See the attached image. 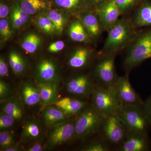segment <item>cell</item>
<instances>
[{
	"label": "cell",
	"instance_id": "obj_1",
	"mask_svg": "<svg viewBox=\"0 0 151 151\" xmlns=\"http://www.w3.org/2000/svg\"><path fill=\"white\" fill-rule=\"evenodd\" d=\"M123 65L125 73L151 58V27L138 29L136 35L124 50Z\"/></svg>",
	"mask_w": 151,
	"mask_h": 151
},
{
	"label": "cell",
	"instance_id": "obj_2",
	"mask_svg": "<svg viewBox=\"0 0 151 151\" xmlns=\"http://www.w3.org/2000/svg\"><path fill=\"white\" fill-rule=\"evenodd\" d=\"M129 16H123L108 31L104 45L98 54L117 55L128 46L137 32Z\"/></svg>",
	"mask_w": 151,
	"mask_h": 151
},
{
	"label": "cell",
	"instance_id": "obj_3",
	"mask_svg": "<svg viewBox=\"0 0 151 151\" xmlns=\"http://www.w3.org/2000/svg\"><path fill=\"white\" fill-rule=\"evenodd\" d=\"M115 54H98L97 59L90 71L96 85L105 87L115 86L119 81L115 66Z\"/></svg>",
	"mask_w": 151,
	"mask_h": 151
},
{
	"label": "cell",
	"instance_id": "obj_4",
	"mask_svg": "<svg viewBox=\"0 0 151 151\" xmlns=\"http://www.w3.org/2000/svg\"><path fill=\"white\" fill-rule=\"evenodd\" d=\"M127 126L117 114L105 116L98 133L110 146L117 151L129 133Z\"/></svg>",
	"mask_w": 151,
	"mask_h": 151
},
{
	"label": "cell",
	"instance_id": "obj_5",
	"mask_svg": "<svg viewBox=\"0 0 151 151\" xmlns=\"http://www.w3.org/2000/svg\"><path fill=\"white\" fill-rule=\"evenodd\" d=\"M104 117L90 104L76 117L75 140L82 142L97 134Z\"/></svg>",
	"mask_w": 151,
	"mask_h": 151
},
{
	"label": "cell",
	"instance_id": "obj_6",
	"mask_svg": "<svg viewBox=\"0 0 151 151\" xmlns=\"http://www.w3.org/2000/svg\"><path fill=\"white\" fill-rule=\"evenodd\" d=\"M143 105H121L117 114L124 121L129 131L148 135L151 124Z\"/></svg>",
	"mask_w": 151,
	"mask_h": 151
},
{
	"label": "cell",
	"instance_id": "obj_7",
	"mask_svg": "<svg viewBox=\"0 0 151 151\" xmlns=\"http://www.w3.org/2000/svg\"><path fill=\"white\" fill-rule=\"evenodd\" d=\"M90 102L92 107L104 117L117 114L121 106L115 86L105 87L96 85Z\"/></svg>",
	"mask_w": 151,
	"mask_h": 151
},
{
	"label": "cell",
	"instance_id": "obj_8",
	"mask_svg": "<svg viewBox=\"0 0 151 151\" xmlns=\"http://www.w3.org/2000/svg\"><path fill=\"white\" fill-rule=\"evenodd\" d=\"M96 84L90 72H76L66 80V92L70 96L90 101Z\"/></svg>",
	"mask_w": 151,
	"mask_h": 151
},
{
	"label": "cell",
	"instance_id": "obj_9",
	"mask_svg": "<svg viewBox=\"0 0 151 151\" xmlns=\"http://www.w3.org/2000/svg\"><path fill=\"white\" fill-rule=\"evenodd\" d=\"M88 44H80L68 55V66L76 72H83L92 68L98 55V52Z\"/></svg>",
	"mask_w": 151,
	"mask_h": 151
},
{
	"label": "cell",
	"instance_id": "obj_10",
	"mask_svg": "<svg viewBox=\"0 0 151 151\" xmlns=\"http://www.w3.org/2000/svg\"><path fill=\"white\" fill-rule=\"evenodd\" d=\"M35 81L39 83L59 84L61 74L59 65L54 59L44 57L36 63L34 71Z\"/></svg>",
	"mask_w": 151,
	"mask_h": 151
},
{
	"label": "cell",
	"instance_id": "obj_11",
	"mask_svg": "<svg viewBox=\"0 0 151 151\" xmlns=\"http://www.w3.org/2000/svg\"><path fill=\"white\" fill-rule=\"evenodd\" d=\"M76 117L50 128L46 142L47 148H55L69 141L75 140Z\"/></svg>",
	"mask_w": 151,
	"mask_h": 151
},
{
	"label": "cell",
	"instance_id": "obj_12",
	"mask_svg": "<svg viewBox=\"0 0 151 151\" xmlns=\"http://www.w3.org/2000/svg\"><path fill=\"white\" fill-rule=\"evenodd\" d=\"M74 16L80 20L93 42L99 40L105 32L96 9L88 8Z\"/></svg>",
	"mask_w": 151,
	"mask_h": 151
},
{
	"label": "cell",
	"instance_id": "obj_13",
	"mask_svg": "<svg viewBox=\"0 0 151 151\" xmlns=\"http://www.w3.org/2000/svg\"><path fill=\"white\" fill-rule=\"evenodd\" d=\"M129 73L120 76L115 85L116 96L121 105H140L144 104L139 94L132 87L129 80Z\"/></svg>",
	"mask_w": 151,
	"mask_h": 151
},
{
	"label": "cell",
	"instance_id": "obj_14",
	"mask_svg": "<svg viewBox=\"0 0 151 151\" xmlns=\"http://www.w3.org/2000/svg\"><path fill=\"white\" fill-rule=\"evenodd\" d=\"M151 147L149 135L129 131L117 151H149Z\"/></svg>",
	"mask_w": 151,
	"mask_h": 151
},
{
	"label": "cell",
	"instance_id": "obj_15",
	"mask_svg": "<svg viewBox=\"0 0 151 151\" xmlns=\"http://www.w3.org/2000/svg\"><path fill=\"white\" fill-rule=\"evenodd\" d=\"M90 105L89 101L69 96L59 98L52 105L59 108L70 117H76Z\"/></svg>",
	"mask_w": 151,
	"mask_h": 151
},
{
	"label": "cell",
	"instance_id": "obj_16",
	"mask_svg": "<svg viewBox=\"0 0 151 151\" xmlns=\"http://www.w3.org/2000/svg\"><path fill=\"white\" fill-rule=\"evenodd\" d=\"M43 135V128L40 121L32 117L24 122L20 140L24 144L40 141L42 139Z\"/></svg>",
	"mask_w": 151,
	"mask_h": 151
},
{
	"label": "cell",
	"instance_id": "obj_17",
	"mask_svg": "<svg viewBox=\"0 0 151 151\" xmlns=\"http://www.w3.org/2000/svg\"><path fill=\"white\" fill-rule=\"evenodd\" d=\"M96 9L105 32L119 20L121 16L114 0H107Z\"/></svg>",
	"mask_w": 151,
	"mask_h": 151
},
{
	"label": "cell",
	"instance_id": "obj_18",
	"mask_svg": "<svg viewBox=\"0 0 151 151\" xmlns=\"http://www.w3.org/2000/svg\"><path fill=\"white\" fill-rule=\"evenodd\" d=\"M129 17L132 25L136 29L151 27V1H143Z\"/></svg>",
	"mask_w": 151,
	"mask_h": 151
},
{
	"label": "cell",
	"instance_id": "obj_19",
	"mask_svg": "<svg viewBox=\"0 0 151 151\" xmlns=\"http://www.w3.org/2000/svg\"><path fill=\"white\" fill-rule=\"evenodd\" d=\"M73 16L74 18L67 25V34L69 38L76 43L92 44L94 42L86 28L79 19Z\"/></svg>",
	"mask_w": 151,
	"mask_h": 151
},
{
	"label": "cell",
	"instance_id": "obj_20",
	"mask_svg": "<svg viewBox=\"0 0 151 151\" xmlns=\"http://www.w3.org/2000/svg\"><path fill=\"white\" fill-rule=\"evenodd\" d=\"M20 94L23 103L29 108L35 107L41 103L40 95L36 81H25L19 88Z\"/></svg>",
	"mask_w": 151,
	"mask_h": 151
},
{
	"label": "cell",
	"instance_id": "obj_21",
	"mask_svg": "<svg viewBox=\"0 0 151 151\" xmlns=\"http://www.w3.org/2000/svg\"><path fill=\"white\" fill-rule=\"evenodd\" d=\"M40 112L42 121L46 127L50 128L67 121V114L56 106H46Z\"/></svg>",
	"mask_w": 151,
	"mask_h": 151
},
{
	"label": "cell",
	"instance_id": "obj_22",
	"mask_svg": "<svg viewBox=\"0 0 151 151\" xmlns=\"http://www.w3.org/2000/svg\"><path fill=\"white\" fill-rule=\"evenodd\" d=\"M30 17L22 9L18 0H13L9 20L15 31L21 29L28 23Z\"/></svg>",
	"mask_w": 151,
	"mask_h": 151
},
{
	"label": "cell",
	"instance_id": "obj_23",
	"mask_svg": "<svg viewBox=\"0 0 151 151\" xmlns=\"http://www.w3.org/2000/svg\"><path fill=\"white\" fill-rule=\"evenodd\" d=\"M22 100L17 97H12L4 102L2 112L14 118L17 122H21L24 119L25 111Z\"/></svg>",
	"mask_w": 151,
	"mask_h": 151
},
{
	"label": "cell",
	"instance_id": "obj_24",
	"mask_svg": "<svg viewBox=\"0 0 151 151\" xmlns=\"http://www.w3.org/2000/svg\"><path fill=\"white\" fill-rule=\"evenodd\" d=\"M41 103L45 106L52 105L58 100V84L37 82Z\"/></svg>",
	"mask_w": 151,
	"mask_h": 151
},
{
	"label": "cell",
	"instance_id": "obj_25",
	"mask_svg": "<svg viewBox=\"0 0 151 151\" xmlns=\"http://www.w3.org/2000/svg\"><path fill=\"white\" fill-rule=\"evenodd\" d=\"M21 8L29 16L35 15L52 8V2L44 0H18Z\"/></svg>",
	"mask_w": 151,
	"mask_h": 151
},
{
	"label": "cell",
	"instance_id": "obj_26",
	"mask_svg": "<svg viewBox=\"0 0 151 151\" xmlns=\"http://www.w3.org/2000/svg\"><path fill=\"white\" fill-rule=\"evenodd\" d=\"M46 12L54 25L57 34L60 35L65 26L68 24L69 18L72 15L67 11L54 8H52Z\"/></svg>",
	"mask_w": 151,
	"mask_h": 151
},
{
	"label": "cell",
	"instance_id": "obj_27",
	"mask_svg": "<svg viewBox=\"0 0 151 151\" xmlns=\"http://www.w3.org/2000/svg\"><path fill=\"white\" fill-rule=\"evenodd\" d=\"M52 6L67 11L73 16L89 8L86 0H53Z\"/></svg>",
	"mask_w": 151,
	"mask_h": 151
},
{
	"label": "cell",
	"instance_id": "obj_28",
	"mask_svg": "<svg viewBox=\"0 0 151 151\" xmlns=\"http://www.w3.org/2000/svg\"><path fill=\"white\" fill-rule=\"evenodd\" d=\"M43 38L35 32L27 33L21 41L22 48L29 54H34L37 51L43 42Z\"/></svg>",
	"mask_w": 151,
	"mask_h": 151
},
{
	"label": "cell",
	"instance_id": "obj_29",
	"mask_svg": "<svg viewBox=\"0 0 151 151\" xmlns=\"http://www.w3.org/2000/svg\"><path fill=\"white\" fill-rule=\"evenodd\" d=\"M8 63L9 67L14 75H23L27 69V63L25 58L19 52L12 50L9 53Z\"/></svg>",
	"mask_w": 151,
	"mask_h": 151
},
{
	"label": "cell",
	"instance_id": "obj_30",
	"mask_svg": "<svg viewBox=\"0 0 151 151\" xmlns=\"http://www.w3.org/2000/svg\"><path fill=\"white\" fill-rule=\"evenodd\" d=\"M34 23L37 28L45 34L51 36L57 35L54 25L46 11L36 15L34 19Z\"/></svg>",
	"mask_w": 151,
	"mask_h": 151
},
{
	"label": "cell",
	"instance_id": "obj_31",
	"mask_svg": "<svg viewBox=\"0 0 151 151\" xmlns=\"http://www.w3.org/2000/svg\"><path fill=\"white\" fill-rule=\"evenodd\" d=\"M89 139H87L88 142L84 144L80 149L82 151H111L110 146L106 142L102 137L97 133L92 136Z\"/></svg>",
	"mask_w": 151,
	"mask_h": 151
},
{
	"label": "cell",
	"instance_id": "obj_32",
	"mask_svg": "<svg viewBox=\"0 0 151 151\" xmlns=\"http://www.w3.org/2000/svg\"><path fill=\"white\" fill-rule=\"evenodd\" d=\"M122 16H128L135 11L142 1V0H114Z\"/></svg>",
	"mask_w": 151,
	"mask_h": 151
},
{
	"label": "cell",
	"instance_id": "obj_33",
	"mask_svg": "<svg viewBox=\"0 0 151 151\" xmlns=\"http://www.w3.org/2000/svg\"><path fill=\"white\" fill-rule=\"evenodd\" d=\"M15 135L12 130L0 132V149L1 151L15 145Z\"/></svg>",
	"mask_w": 151,
	"mask_h": 151
},
{
	"label": "cell",
	"instance_id": "obj_34",
	"mask_svg": "<svg viewBox=\"0 0 151 151\" xmlns=\"http://www.w3.org/2000/svg\"><path fill=\"white\" fill-rule=\"evenodd\" d=\"M15 31L12 27L9 19H0V36L1 42H5L10 39Z\"/></svg>",
	"mask_w": 151,
	"mask_h": 151
},
{
	"label": "cell",
	"instance_id": "obj_35",
	"mask_svg": "<svg viewBox=\"0 0 151 151\" xmlns=\"http://www.w3.org/2000/svg\"><path fill=\"white\" fill-rule=\"evenodd\" d=\"M17 121L11 116L1 112L0 114V131L11 130Z\"/></svg>",
	"mask_w": 151,
	"mask_h": 151
},
{
	"label": "cell",
	"instance_id": "obj_36",
	"mask_svg": "<svg viewBox=\"0 0 151 151\" xmlns=\"http://www.w3.org/2000/svg\"><path fill=\"white\" fill-rule=\"evenodd\" d=\"M12 89L10 86L2 79L0 80V100L1 103L7 101L12 97Z\"/></svg>",
	"mask_w": 151,
	"mask_h": 151
},
{
	"label": "cell",
	"instance_id": "obj_37",
	"mask_svg": "<svg viewBox=\"0 0 151 151\" xmlns=\"http://www.w3.org/2000/svg\"><path fill=\"white\" fill-rule=\"evenodd\" d=\"M13 0H1L0 19H7L9 16Z\"/></svg>",
	"mask_w": 151,
	"mask_h": 151
},
{
	"label": "cell",
	"instance_id": "obj_38",
	"mask_svg": "<svg viewBox=\"0 0 151 151\" xmlns=\"http://www.w3.org/2000/svg\"><path fill=\"white\" fill-rule=\"evenodd\" d=\"M65 44L63 40H58L52 42L47 47V50L51 53H57L61 51L65 47Z\"/></svg>",
	"mask_w": 151,
	"mask_h": 151
},
{
	"label": "cell",
	"instance_id": "obj_39",
	"mask_svg": "<svg viewBox=\"0 0 151 151\" xmlns=\"http://www.w3.org/2000/svg\"><path fill=\"white\" fill-rule=\"evenodd\" d=\"M9 63L3 56L0 58V76L1 78H5L8 76L9 72Z\"/></svg>",
	"mask_w": 151,
	"mask_h": 151
},
{
	"label": "cell",
	"instance_id": "obj_40",
	"mask_svg": "<svg viewBox=\"0 0 151 151\" xmlns=\"http://www.w3.org/2000/svg\"><path fill=\"white\" fill-rule=\"evenodd\" d=\"M32 145L26 149L27 151H43L47 148V145L42 142L41 140L33 142Z\"/></svg>",
	"mask_w": 151,
	"mask_h": 151
},
{
	"label": "cell",
	"instance_id": "obj_41",
	"mask_svg": "<svg viewBox=\"0 0 151 151\" xmlns=\"http://www.w3.org/2000/svg\"><path fill=\"white\" fill-rule=\"evenodd\" d=\"M143 107L151 124V95L144 101Z\"/></svg>",
	"mask_w": 151,
	"mask_h": 151
},
{
	"label": "cell",
	"instance_id": "obj_42",
	"mask_svg": "<svg viewBox=\"0 0 151 151\" xmlns=\"http://www.w3.org/2000/svg\"><path fill=\"white\" fill-rule=\"evenodd\" d=\"M107 0H86L88 7L97 9Z\"/></svg>",
	"mask_w": 151,
	"mask_h": 151
},
{
	"label": "cell",
	"instance_id": "obj_43",
	"mask_svg": "<svg viewBox=\"0 0 151 151\" xmlns=\"http://www.w3.org/2000/svg\"><path fill=\"white\" fill-rule=\"evenodd\" d=\"M20 150L19 146L17 145H15L6 149L4 151H18Z\"/></svg>",
	"mask_w": 151,
	"mask_h": 151
},
{
	"label": "cell",
	"instance_id": "obj_44",
	"mask_svg": "<svg viewBox=\"0 0 151 151\" xmlns=\"http://www.w3.org/2000/svg\"><path fill=\"white\" fill-rule=\"evenodd\" d=\"M44 1H48V2H52L53 1V0H44Z\"/></svg>",
	"mask_w": 151,
	"mask_h": 151
},
{
	"label": "cell",
	"instance_id": "obj_45",
	"mask_svg": "<svg viewBox=\"0 0 151 151\" xmlns=\"http://www.w3.org/2000/svg\"><path fill=\"white\" fill-rule=\"evenodd\" d=\"M142 1H146V0H142ZM149 1H151V0H149Z\"/></svg>",
	"mask_w": 151,
	"mask_h": 151
}]
</instances>
